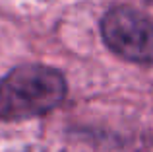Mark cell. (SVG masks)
<instances>
[{"mask_svg":"<svg viewBox=\"0 0 153 152\" xmlns=\"http://www.w3.org/2000/svg\"><path fill=\"white\" fill-rule=\"evenodd\" d=\"M101 35L114 55L153 65V18L147 14L130 6H116L105 14Z\"/></svg>","mask_w":153,"mask_h":152,"instance_id":"7a4b0ae2","label":"cell"},{"mask_svg":"<svg viewBox=\"0 0 153 152\" xmlns=\"http://www.w3.org/2000/svg\"><path fill=\"white\" fill-rule=\"evenodd\" d=\"M66 98V80L60 70L27 62L10 70L0 80V119L23 121L41 117Z\"/></svg>","mask_w":153,"mask_h":152,"instance_id":"6da1fadb","label":"cell"}]
</instances>
